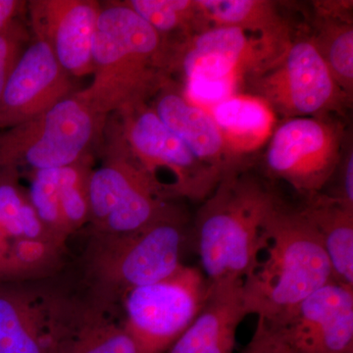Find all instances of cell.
Masks as SVG:
<instances>
[{"label":"cell","instance_id":"cell-1","mask_svg":"<svg viewBox=\"0 0 353 353\" xmlns=\"http://www.w3.org/2000/svg\"><path fill=\"white\" fill-rule=\"evenodd\" d=\"M174 48L124 1L102 6L92 83L76 94L106 118L148 103L173 73Z\"/></svg>","mask_w":353,"mask_h":353},{"label":"cell","instance_id":"cell-2","mask_svg":"<svg viewBox=\"0 0 353 353\" xmlns=\"http://www.w3.org/2000/svg\"><path fill=\"white\" fill-rule=\"evenodd\" d=\"M331 281V264L312 223L301 208L280 199L265 224L256 265L243 280L246 312L277 326Z\"/></svg>","mask_w":353,"mask_h":353},{"label":"cell","instance_id":"cell-3","mask_svg":"<svg viewBox=\"0 0 353 353\" xmlns=\"http://www.w3.org/2000/svg\"><path fill=\"white\" fill-rule=\"evenodd\" d=\"M280 197L248 169L228 174L202 201L194 241L210 284L243 281L259 259L265 224Z\"/></svg>","mask_w":353,"mask_h":353},{"label":"cell","instance_id":"cell-4","mask_svg":"<svg viewBox=\"0 0 353 353\" xmlns=\"http://www.w3.org/2000/svg\"><path fill=\"white\" fill-rule=\"evenodd\" d=\"M187 241L188 218L176 205L134 233L92 234L85 255L90 299L114 307L131 290L169 277L183 265Z\"/></svg>","mask_w":353,"mask_h":353},{"label":"cell","instance_id":"cell-5","mask_svg":"<svg viewBox=\"0 0 353 353\" xmlns=\"http://www.w3.org/2000/svg\"><path fill=\"white\" fill-rule=\"evenodd\" d=\"M289 39L211 26L175 46L173 73L182 74L181 87L190 101L214 105L236 95L241 85L279 57Z\"/></svg>","mask_w":353,"mask_h":353},{"label":"cell","instance_id":"cell-6","mask_svg":"<svg viewBox=\"0 0 353 353\" xmlns=\"http://www.w3.org/2000/svg\"><path fill=\"white\" fill-rule=\"evenodd\" d=\"M112 148L129 158L173 201H203L223 176L202 163L148 103L120 111Z\"/></svg>","mask_w":353,"mask_h":353},{"label":"cell","instance_id":"cell-7","mask_svg":"<svg viewBox=\"0 0 353 353\" xmlns=\"http://www.w3.org/2000/svg\"><path fill=\"white\" fill-rule=\"evenodd\" d=\"M76 92L50 110L0 132V171L61 168L87 159L106 118Z\"/></svg>","mask_w":353,"mask_h":353},{"label":"cell","instance_id":"cell-8","mask_svg":"<svg viewBox=\"0 0 353 353\" xmlns=\"http://www.w3.org/2000/svg\"><path fill=\"white\" fill-rule=\"evenodd\" d=\"M252 97L285 119L329 117L350 97L336 83L310 37L289 41L275 60L245 83Z\"/></svg>","mask_w":353,"mask_h":353},{"label":"cell","instance_id":"cell-9","mask_svg":"<svg viewBox=\"0 0 353 353\" xmlns=\"http://www.w3.org/2000/svg\"><path fill=\"white\" fill-rule=\"evenodd\" d=\"M209 290L202 271L183 265L169 277L127 294L123 324L138 353L168 352L196 319Z\"/></svg>","mask_w":353,"mask_h":353},{"label":"cell","instance_id":"cell-10","mask_svg":"<svg viewBox=\"0 0 353 353\" xmlns=\"http://www.w3.org/2000/svg\"><path fill=\"white\" fill-rule=\"evenodd\" d=\"M88 199L92 234L112 236L138 232L176 205L145 172L112 148L104 163L90 172Z\"/></svg>","mask_w":353,"mask_h":353},{"label":"cell","instance_id":"cell-11","mask_svg":"<svg viewBox=\"0 0 353 353\" xmlns=\"http://www.w3.org/2000/svg\"><path fill=\"white\" fill-rule=\"evenodd\" d=\"M330 117L285 119L272 132L265 174L283 181L303 197L319 194L341 161L343 134Z\"/></svg>","mask_w":353,"mask_h":353},{"label":"cell","instance_id":"cell-12","mask_svg":"<svg viewBox=\"0 0 353 353\" xmlns=\"http://www.w3.org/2000/svg\"><path fill=\"white\" fill-rule=\"evenodd\" d=\"M272 327L297 353L352 352L353 289L331 281Z\"/></svg>","mask_w":353,"mask_h":353},{"label":"cell","instance_id":"cell-13","mask_svg":"<svg viewBox=\"0 0 353 353\" xmlns=\"http://www.w3.org/2000/svg\"><path fill=\"white\" fill-rule=\"evenodd\" d=\"M72 77L50 46L34 39L7 81L0 99V130L17 126L75 94Z\"/></svg>","mask_w":353,"mask_h":353},{"label":"cell","instance_id":"cell-14","mask_svg":"<svg viewBox=\"0 0 353 353\" xmlns=\"http://www.w3.org/2000/svg\"><path fill=\"white\" fill-rule=\"evenodd\" d=\"M34 39L43 41L71 77L92 75V43L102 6L94 0L27 2Z\"/></svg>","mask_w":353,"mask_h":353},{"label":"cell","instance_id":"cell-15","mask_svg":"<svg viewBox=\"0 0 353 353\" xmlns=\"http://www.w3.org/2000/svg\"><path fill=\"white\" fill-rule=\"evenodd\" d=\"M152 108L165 126L201 161L224 178L245 165L228 145L212 115L190 101L181 85L170 80L154 95Z\"/></svg>","mask_w":353,"mask_h":353},{"label":"cell","instance_id":"cell-16","mask_svg":"<svg viewBox=\"0 0 353 353\" xmlns=\"http://www.w3.org/2000/svg\"><path fill=\"white\" fill-rule=\"evenodd\" d=\"M62 296L31 285L0 284V353H51Z\"/></svg>","mask_w":353,"mask_h":353},{"label":"cell","instance_id":"cell-17","mask_svg":"<svg viewBox=\"0 0 353 353\" xmlns=\"http://www.w3.org/2000/svg\"><path fill=\"white\" fill-rule=\"evenodd\" d=\"M88 162L32 172L29 196L46 229L61 245L90 221Z\"/></svg>","mask_w":353,"mask_h":353},{"label":"cell","instance_id":"cell-18","mask_svg":"<svg viewBox=\"0 0 353 353\" xmlns=\"http://www.w3.org/2000/svg\"><path fill=\"white\" fill-rule=\"evenodd\" d=\"M17 176L18 172L0 171V239L36 275L57 263L65 246L39 219Z\"/></svg>","mask_w":353,"mask_h":353},{"label":"cell","instance_id":"cell-19","mask_svg":"<svg viewBox=\"0 0 353 353\" xmlns=\"http://www.w3.org/2000/svg\"><path fill=\"white\" fill-rule=\"evenodd\" d=\"M82 303L63 297L51 353H138L123 319L113 316V307L92 299Z\"/></svg>","mask_w":353,"mask_h":353},{"label":"cell","instance_id":"cell-20","mask_svg":"<svg viewBox=\"0 0 353 353\" xmlns=\"http://www.w3.org/2000/svg\"><path fill=\"white\" fill-rule=\"evenodd\" d=\"M243 283L210 284L196 319L167 353H234L236 331L248 315Z\"/></svg>","mask_w":353,"mask_h":353},{"label":"cell","instance_id":"cell-21","mask_svg":"<svg viewBox=\"0 0 353 353\" xmlns=\"http://www.w3.org/2000/svg\"><path fill=\"white\" fill-rule=\"evenodd\" d=\"M301 209L319 234L334 282L353 289V208L319 192Z\"/></svg>","mask_w":353,"mask_h":353},{"label":"cell","instance_id":"cell-22","mask_svg":"<svg viewBox=\"0 0 353 353\" xmlns=\"http://www.w3.org/2000/svg\"><path fill=\"white\" fill-rule=\"evenodd\" d=\"M211 115L234 154L252 150L270 138L274 113L254 97L233 95L214 104Z\"/></svg>","mask_w":353,"mask_h":353},{"label":"cell","instance_id":"cell-23","mask_svg":"<svg viewBox=\"0 0 353 353\" xmlns=\"http://www.w3.org/2000/svg\"><path fill=\"white\" fill-rule=\"evenodd\" d=\"M124 2L172 46H178L210 27L197 1L127 0Z\"/></svg>","mask_w":353,"mask_h":353},{"label":"cell","instance_id":"cell-24","mask_svg":"<svg viewBox=\"0 0 353 353\" xmlns=\"http://www.w3.org/2000/svg\"><path fill=\"white\" fill-rule=\"evenodd\" d=\"M209 26H232L285 39L289 29L274 4L257 0H197Z\"/></svg>","mask_w":353,"mask_h":353},{"label":"cell","instance_id":"cell-25","mask_svg":"<svg viewBox=\"0 0 353 353\" xmlns=\"http://www.w3.org/2000/svg\"><path fill=\"white\" fill-rule=\"evenodd\" d=\"M310 37L332 76L343 92L352 97L353 88V28L352 21L336 13L323 15Z\"/></svg>","mask_w":353,"mask_h":353},{"label":"cell","instance_id":"cell-26","mask_svg":"<svg viewBox=\"0 0 353 353\" xmlns=\"http://www.w3.org/2000/svg\"><path fill=\"white\" fill-rule=\"evenodd\" d=\"M27 39V32L17 20L0 34V99Z\"/></svg>","mask_w":353,"mask_h":353},{"label":"cell","instance_id":"cell-27","mask_svg":"<svg viewBox=\"0 0 353 353\" xmlns=\"http://www.w3.org/2000/svg\"><path fill=\"white\" fill-rule=\"evenodd\" d=\"M241 353H297L265 320L257 318L256 328Z\"/></svg>","mask_w":353,"mask_h":353},{"label":"cell","instance_id":"cell-28","mask_svg":"<svg viewBox=\"0 0 353 353\" xmlns=\"http://www.w3.org/2000/svg\"><path fill=\"white\" fill-rule=\"evenodd\" d=\"M343 166L339 165L338 181L333 190L323 192L332 199L343 202L348 208H353V152H347L343 159Z\"/></svg>","mask_w":353,"mask_h":353},{"label":"cell","instance_id":"cell-29","mask_svg":"<svg viewBox=\"0 0 353 353\" xmlns=\"http://www.w3.org/2000/svg\"><path fill=\"white\" fill-rule=\"evenodd\" d=\"M34 273L15 254L8 243L0 239V279H19Z\"/></svg>","mask_w":353,"mask_h":353},{"label":"cell","instance_id":"cell-30","mask_svg":"<svg viewBox=\"0 0 353 353\" xmlns=\"http://www.w3.org/2000/svg\"><path fill=\"white\" fill-rule=\"evenodd\" d=\"M27 2L20 0H0V34L15 22Z\"/></svg>","mask_w":353,"mask_h":353},{"label":"cell","instance_id":"cell-31","mask_svg":"<svg viewBox=\"0 0 353 353\" xmlns=\"http://www.w3.org/2000/svg\"><path fill=\"white\" fill-rule=\"evenodd\" d=\"M348 353H353V352H348Z\"/></svg>","mask_w":353,"mask_h":353}]
</instances>
